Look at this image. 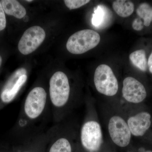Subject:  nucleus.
Returning a JSON list of instances; mask_svg holds the SVG:
<instances>
[{"instance_id":"1","label":"nucleus","mask_w":152,"mask_h":152,"mask_svg":"<svg viewBox=\"0 0 152 152\" xmlns=\"http://www.w3.org/2000/svg\"><path fill=\"white\" fill-rule=\"evenodd\" d=\"M50 111V99L46 91L42 87H34L23 103L18 121L21 138L42 132L39 125L45 120Z\"/></svg>"},{"instance_id":"2","label":"nucleus","mask_w":152,"mask_h":152,"mask_svg":"<svg viewBox=\"0 0 152 152\" xmlns=\"http://www.w3.org/2000/svg\"><path fill=\"white\" fill-rule=\"evenodd\" d=\"M71 88L67 76L61 71L55 72L49 82V97L51 112L56 124L64 118L66 109L69 104Z\"/></svg>"},{"instance_id":"3","label":"nucleus","mask_w":152,"mask_h":152,"mask_svg":"<svg viewBox=\"0 0 152 152\" xmlns=\"http://www.w3.org/2000/svg\"><path fill=\"white\" fill-rule=\"evenodd\" d=\"M100 36L94 30L85 29L77 32L68 39L66 48L73 54L84 53L98 45Z\"/></svg>"},{"instance_id":"4","label":"nucleus","mask_w":152,"mask_h":152,"mask_svg":"<svg viewBox=\"0 0 152 152\" xmlns=\"http://www.w3.org/2000/svg\"><path fill=\"white\" fill-rule=\"evenodd\" d=\"M94 82L97 91L102 94L112 96L118 92V80L109 66L102 64L98 66L95 72Z\"/></svg>"},{"instance_id":"5","label":"nucleus","mask_w":152,"mask_h":152,"mask_svg":"<svg viewBox=\"0 0 152 152\" xmlns=\"http://www.w3.org/2000/svg\"><path fill=\"white\" fill-rule=\"evenodd\" d=\"M80 138L82 145L88 151H97L102 139L100 125L95 121L86 122L82 126Z\"/></svg>"},{"instance_id":"6","label":"nucleus","mask_w":152,"mask_h":152,"mask_svg":"<svg viewBox=\"0 0 152 152\" xmlns=\"http://www.w3.org/2000/svg\"><path fill=\"white\" fill-rule=\"evenodd\" d=\"M27 79V72L25 68H21L15 71L6 82L1 92L0 99L2 103L9 104L13 101Z\"/></svg>"},{"instance_id":"7","label":"nucleus","mask_w":152,"mask_h":152,"mask_svg":"<svg viewBox=\"0 0 152 152\" xmlns=\"http://www.w3.org/2000/svg\"><path fill=\"white\" fill-rule=\"evenodd\" d=\"M45 37V30L41 27L36 26L29 28L19 41V51L24 55L31 53L42 43Z\"/></svg>"},{"instance_id":"8","label":"nucleus","mask_w":152,"mask_h":152,"mask_svg":"<svg viewBox=\"0 0 152 152\" xmlns=\"http://www.w3.org/2000/svg\"><path fill=\"white\" fill-rule=\"evenodd\" d=\"M108 130L114 143L120 147H126L129 145L132 134L128 124L121 117H112L109 121Z\"/></svg>"},{"instance_id":"9","label":"nucleus","mask_w":152,"mask_h":152,"mask_svg":"<svg viewBox=\"0 0 152 152\" xmlns=\"http://www.w3.org/2000/svg\"><path fill=\"white\" fill-rule=\"evenodd\" d=\"M123 96L129 102L139 103L147 96V92L143 85L137 79L127 77L123 82Z\"/></svg>"},{"instance_id":"10","label":"nucleus","mask_w":152,"mask_h":152,"mask_svg":"<svg viewBox=\"0 0 152 152\" xmlns=\"http://www.w3.org/2000/svg\"><path fill=\"white\" fill-rule=\"evenodd\" d=\"M50 131L49 141L51 144L49 152H72L71 142L64 135L58 124L50 129Z\"/></svg>"},{"instance_id":"11","label":"nucleus","mask_w":152,"mask_h":152,"mask_svg":"<svg viewBox=\"0 0 152 152\" xmlns=\"http://www.w3.org/2000/svg\"><path fill=\"white\" fill-rule=\"evenodd\" d=\"M151 115L146 112L130 117L127 124L131 134L136 137L144 135L151 126Z\"/></svg>"},{"instance_id":"12","label":"nucleus","mask_w":152,"mask_h":152,"mask_svg":"<svg viewBox=\"0 0 152 152\" xmlns=\"http://www.w3.org/2000/svg\"><path fill=\"white\" fill-rule=\"evenodd\" d=\"M110 11L105 6L99 5L95 8L93 15L92 23L96 28L104 27L111 19Z\"/></svg>"},{"instance_id":"13","label":"nucleus","mask_w":152,"mask_h":152,"mask_svg":"<svg viewBox=\"0 0 152 152\" xmlns=\"http://www.w3.org/2000/svg\"><path fill=\"white\" fill-rule=\"evenodd\" d=\"M1 2L4 12L7 15L13 16L18 19H22L26 14V9L18 1L2 0Z\"/></svg>"},{"instance_id":"14","label":"nucleus","mask_w":152,"mask_h":152,"mask_svg":"<svg viewBox=\"0 0 152 152\" xmlns=\"http://www.w3.org/2000/svg\"><path fill=\"white\" fill-rule=\"evenodd\" d=\"M114 10L118 15L122 18H127L134 12V5L132 1L126 0H117L113 3Z\"/></svg>"},{"instance_id":"15","label":"nucleus","mask_w":152,"mask_h":152,"mask_svg":"<svg viewBox=\"0 0 152 152\" xmlns=\"http://www.w3.org/2000/svg\"><path fill=\"white\" fill-rule=\"evenodd\" d=\"M129 59L131 62L143 72L147 71L148 62L146 53L143 50H137L129 55Z\"/></svg>"},{"instance_id":"16","label":"nucleus","mask_w":152,"mask_h":152,"mask_svg":"<svg viewBox=\"0 0 152 152\" xmlns=\"http://www.w3.org/2000/svg\"><path fill=\"white\" fill-rule=\"evenodd\" d=\"M136 12L138 16L143 19L144 26H149L152 21V7L146 3H142Z\"/></svg>"},{"instance_id":"17","label":"nucleus","mask_w":152,"mask_h":152,"mask_svg":"<svg viewBox=\"0 0 152 152\" xmlns=\"http://www.w3.org/2000/svg\"><path fill=\"white\" fill-rule=\"evenodd\" d=\"M90 2L89 0H65L64 1L65 4L70 10L79 8Z\"/></svg>"},{"instance_id":"18","label":"nucleus","mask_w":152,"mask_h":152,"mask_svg":"<svg viewBox=\"0 0 152 152\" xmlns=\"http://www.w3.org/2000/svg\"><path fill=\"white\" fill-rule=\"evenodd\" d=\"M6 26V19L4 11L0 1V31L4 30Z\"/></svg>"},{"instance_id":"19","label":"nucleus","mask_w":152,"mask_h":152,"mask_svg":"<svg viewBox=\"0 0 152 152\" xmlns=\"http://www.w3.org/2000/svg\"><path fill=\"white\" fill-rule=\"evenodd\" d=\"M132 27L134 30L137 31H141L143 28V23L140 18H136L134 20L132 24Z\"/></svg>"},{"instance_id":"20","label":"nucleus","mask_w":152,"mask_h":152,"mask_svg":"<svg viewBox=\"0 0 152 152\" xmlns=\"http://www.w3.org/2000/svg\"><path fill=\"white\" fill-rule=\"evenodd\" d=\"M148 66L150 72L152 74V52L148 60Z\"/></svg>"},{"instance_id":"21","label":"nucleus","mask_w":152,"mask_h":152,"mask_svg":"<svg viewBox=\"0 0 152 152\" xmlns=\"http://www.w3.org/2000/svg\"><path fill=\"white\" fill-rule=\"evenodd\" d=\"M2 61V60L1 57L0 56V67H1V65Z\"/></svg>"},{"instance_id":"22","label":"nucleus","mask_w":152,"mask_h":152,"mask_svg":"<svg viewBox=\"0 0 152 152\" xmlns=\"http://www.w3.org/2000/svg\"><path fill=\"white\" fill-rule=\"evenodd\" d=\"M22 152H33L31 151H27V150H26V151H23Z\"/></svg>"},{"instance_id":"23","label":"nucleus","mask_w":152,"mask_h":152,"mask_svg":"<svg viewBox=\"0 0 152 152\" xmlns=\"http://www.w3.org/2000/svg\"><path fill=\"white\" fill-rule=\"evenodd\" d=\"M145 152H152V151H145Z\"/></svg>"},{"instance_id":"24","label":"nucleus","mask_w":152,"mask_h":152,"mask_svg":"<svg viewBox=\"0 0 152 152\" xmlns=\"http://www.w3.org/2000/svg\"><path fill=\"white\" fill-rule=\"evenodd\" d=\"M26 1L27 2H30L32 1H31V0H29V1H28V0H27V1Z\"/></svg>"},{"instance_id":"25","label":"nucleus","mask_w":152,"mask_h":152,"mask_svg":"<svg viewBox=\"0 0 152 152\" xmlns=\"http://www.w3.org/2000/svg\"></svg>"}]
</instances>
